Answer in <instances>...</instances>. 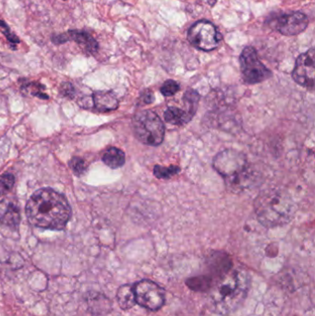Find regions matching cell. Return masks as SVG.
Listing matches in <instances>:
<instances>
[{
	"mask_svg": "<svg viewBox=\"0 0 315 316\" xmlns=\"http://www.w3.org/2000/svg\"><path fill=\"white\" fill-rule=\"evenodd\" d=\"M254 208L258 220L267 228L290 222L297 211L291 196L278 188L268 189L259 194L254 201Z\"/></svg>",
	"mask_w": 315,
	"mask_h": 316,
	"instance_id": "obj_3",
	"label": "cell"
},
{
	"mask_svg": "<svg viewBox=\"0 0 315 316\" xmlns=\"http://www.w3.org/2000/svg\"><path fill=\"white\" fill-rule=\"evenodd\" d=\"M207 267L208 275L216 283L232 269V261L226 253L215 252L208 258Z\"/></svg>",
	"mask_w": 315,
	"mask_h": 316,
	"instance_id": "obj_12",
	"label": "cell"
},
{
	"mask_svg": "<svg viewBox=\"0 0 315 316\" xmlns=\"http://www.w3.org/2000/svg\"><path fill=\"white\" fill-rule=\"evenodd\" d=\"M180 89L179 83L174 79H167L163 83L160 91L165 96H172L177 94Z\"/></svg>",
	"mask_w": 315,
	"mask_h": 316,
	"instance_id": "obj_21",
	"label": "cell"
},
{
	"mask_svg": "<svg viewBox=\"0 0 315 316\" xmlns=\"http://www.w3.org/2000/svg\"><path fill=\"white\" fill-rule=\"evenodd\" d=\"M308 24L309 19L306 15L302 12H292L277 18L276 29L283 36H298L305 31Z\"/></svg>",
	"mask_w": 315,
	"mask_h": 316,
	"instance_id": "obj_11",
	"label": "cell"
},
{
	"mask_svg": "<svg viewBox=\"0 0 315 316\" xmlns=\"http://www.w3.org/2000/svg\"><path fill=\"white\" fill-rule=\"evenodd\" d=\"M136 304L150 311H158L165 304L164 289L149 279H143L133 286Z\"/></svg>",
	"mask_w": 315,
	"mask_h": 316,
	"instance_id": "obj_8",
	"label": "cell"
},
{
	"mask_svg": "<svg viewBox=\"0 0 315 316\" xmlns=\"http://www.w3.org/2000/svg\"><path fill=\"white\" fill-rule=\"evenodd\" d=\"M239 63L243 79L249 84L263 82L272 76V72L262 63L257 52L251 46H246L241 52Z\"/></svg>",
	"mask_w": 315,
	"mask_h": 316,
	"instance_id": "obj_6",
	"label": "cell"
},
{
	"mask_svg": "<svg viewBox=\"0 0 315 316\" xmlns=\"http://www.w3.org/2000/svg\"><path fill=\"white\" fill-rule=\"evenodd\" d=\"M92 101L93 108L102 113L114 111L118 107V100L112 92H95L92 96Z\"/></svg>",
	"mask_w": 315,
	"mask_h": 316,
	"instance_id": "obj_13",
	"label": "cell"
},
{
	"mask_svg": "<svg viewBox=\"0 0 315 316\" xmlns=\"http://www.w3.org/2000/svg\"><path fill=\"white\" fill-rule=\"evenodd\" d=\"M63 1H67V0H63Z\"/></svg>",
	"mask_w": 315,
	"mask_h": 316,
	"instance_id": "obj_26",
	"label": "cell"
},
{
	"mask_svg": "<svg viewBox=\"0 0 315 316\" xmlns=\"http://www.w3.org/2000/svg\"><path fill=\"white\" fill-rule=\"evenodd\" d=\"M179 171H180V168L176 165L165 167V166H162V165H157L154 167L155 176L160 180H168L174 175L179 173Z\"/></svg>",
	"mask_w": 315,
	"mask_h": 316,
	"instance_id": "obj_19",
	"label": "cell"
},
{
	"mask_svg": "<svg viewBox=\"0 0 315 316\" xmlns=\"http://www.w3.org/2000/svg\"><path fill=\"white\" fill-rule=\"evenodd\" d=\"M2 222L10 227H16L20 222L19 210L13 205L9 206L2 217Z\"/></svg>",
	"mask_w": 315,
	"mask_h": 316,
	"instance_id": "obj_20",
	"label": "cell"
},
{
	"mask_svg": "<svg viewBox=\"0 0 315 316\" xmlns=\"http://www.w3.org/2000/svg\"><path fill=\"white\" fill-rule=\"evenodd\" d=\"M165 121L176 126H183L190 122L194 116L186 109H181L177 107H169L165 111Z\"/></svg>",
	"mask_w": 315,
	"mask_h": 316,
	"instance_id": "obj_14",
	"label": "cell"
},
{
	"mask_svg": "<svg viewBox=\"0 0 315 316\" xmlns=\"http://www.w3.org/2000/svg\"><path fill=\"white\" fill-rule=\"evenodd\" d=\"M51 41L55 44H62L72 41L75 42L88 55L95 54L99 48L97 41L85 31L70 30L59 35H53L51 36Z\"/></svg>",
	"mask_w": 315,
	"mask_h": 316,
	"instance_id": "obj_10",
	"label": "cell"
},
{
	"mask_svg": "<svg viewBox=\"0 0 315 316\" xmlns=\"http://www.w3.org/2000/svg\"><path fill=\"white\" fill-rule=\"evenodd\" d=\"M251 285L249 274L231 269L210 290V308L220 316H229L238 309L248 297Z\"/></svg>",
	"mask_w": 315,
	"mask_h": 316,
	"instance_id": "obj_2",
	"label": "cell"
},
{
	"mask_svg": "<svg viewBox=\"0 0 315 316\" xmlns=\"http://www.w3.org/2000/svg\"><path fill=\"white\" fill-rule=\"evenodd\" d=\"M126 157L124 152L117 147L108 149L103 156V162L111 168H118L125 164Z\"/></svg>",
	"mask_w": 315,
	"mask_h": 316,
	"instance_id": "obj_17",
	"label": "cell"
},
{
	"mask_svg": "<svg viewBox=\"0 0 315 316\" xmlns=\"http://www.w3.org/2000/svg\"><path fill=\"white\" fill-rule=\"evenodd\" d=\"M25 213L29 222L35 227L61 230L71 218L72 208L62 194L50 188H44L31 196Z\"/></svg>",
	"mask_w": 315,
	"mask_h": 316,
	"instance_id": "obj_1",
	"label": "cell"
},
{
	"mask_svg": "<svg viewBox=\"0 0 315 316\" xmlns=\"http://www.w3.org/2000/svg\"><path fill=\"white\" fill-rule=\"evenodd\" d=\"M74 87L72 86V83L70 82H64L61 88H60V93L63 94L66 97H73L74 95Z\"/></svg>",
	"mask_w": 315,
	"mask_h": 316,
	"instance_id": "obj_25",
	"label": "cell"
},
{
	"mask_svg": "<svg viewBox=\"0 0 315 316\" xmlns=\"http://www.w3.org/2000/svg\"><path fill=\"white\" fill-rule=\"evenodd\" d=\"M117 301L122 310H129L136 304L133 286L123 285L117 291Z\"/></svg>",
	"mask_w": 315,
	"mask_h": 316,
	"instance_id": "obj_16",
	"label": "cell"
},
{
	"mask_svg": "<svg viewBox=\"0 0 315 316\" xmlns=\"http://www.w3.org/2000/svg\"><path fill=\"white\" fill-rule=\"evenodd\" d=\"M199 100H200V95L195 90L193 89L187 90L186 93L183 96V103H184V106L186 107L187 111L190 112L193 116H194L197 110Z\"/></svg>",
	"mask_w": 315,
	"mask_h": 316,
	"instance_id": "obj_18",
	"label": "cell"
},
{
	"mask_svg": "<svg viewBox=\"0 0 315 316\" xmlns=\"http://www.w3.org/2000/svg\"><path fill=\"white\" fill-rule=\"evenodd\" d=\"M15 182L14 176L12 174H5L0 178V196L7 194L13 187Z\"/></svg>",
	"mask_w": 315,
	"mask_h": 316,
	"instance_id": "obj_22",
	"label": "cell"
},
{
	"mask_svg": "<svg viewBox=\"0 0 315 316\" xmlns=\"http://www.w3.org/2000/svg\"><path fill=\"white\" fill-rule=\"evenodd\" d=\"M70 166L73 173L77 176H80L84 174L86 171V164L83 159L79 158H73L70 162Z\"/></svg>",
	"mask_w": 315,
	"mask_h": 316,
	"instance_id": "obj_24",
	"label": "cell"
},
{
	"mask_svg": "<svg viewBox=\"0 0 315 316\" xmlns=\"http://www.w3.org/2000/svg\"><path fill=\"white\" fill-rule=\"evenodd\" d=\"M0 28H1V32L4 36H6L7 41L10 43L11 45H16L18 43H20V39L19 37L15 35L14 33L11 32V30L9 28V26L7 25L6 22H4L3 20L0 19Z\"/></svg>",
	"mask_w": 315,
	"mask_h": 316,
	"instance_id": "obj_23",
	"label": "cell"
},
{
	"mask_svg": "<svg viewBox=\"0 0 315 316\" xmlns=\"http://www.w3.org/2000/svg\"><path fill=\"white\" fill-rule=\"evenodd\" d=\"M186 285L195 292H207L215 286V282L209 275H200L188 278Z\"/></svg>",
	"mask_w": 315,
	"mask_h": 316,
	"instance_id": "obj_15",
	"label": "cell"
},
{
	"mask_svg": "<svg viewBox=\"0 0 315 316\" xmlns=\"http://www.w3.org/2000/svg\"><path fill=\"white\" fill-rule=\"evenodd\" d=\"M213 167L229 187H244L250 179L249 162L241 152L228 149L218 153L214 158Z\"/></svg>",
	"mask_w": 315,
	"mask_h": 316,
	"instance_id": "obj_4",
	"label": "cell"
},
{
	"mask_svg": "<svg viewBox=\"0 0 315 316\" xmlns=\"http://www.w3.org/2000/svg\"><path fill=\"white\" fill-rule=\"evenodd\" d=\"M133 131L137 139L146 145L158 146L165 138V125L152 110L138 112L133 118Z\"/></svg>",
	"mask_w": 315,
	"mask_h": 316,
	"instance_id": "obj_5",
	"label": "cell"
},
{
	"mask_svg": "<svg viewBox=\"0 0 315 316\" xmlns=\"http://www.w3.org/2000/svg\"><path fill=\"white\" fill-rule=\"evenodd\" d=\"M292 77L301 86L311 90L314 89L315 77V51L314 48L301 54L297 58Z\"/></svg>",
	"mask_w": 315,
	"mask_h": 316,
	"instance_id": "obj_9",
	"label": "cell"
},
{
	"mask_svg": "<svg viewBox=\"0 0 315 316\" xmlns=\"http://www.w3.org/2000/svg\"><path fill=\"white\" fill-rule=\"evenodd\" d=\"M188 40L200 50L212 51L219 46L222 36L212 22L200 21L189 30Z\"/></svg>",
	"mask_w": 315,
	"mask_h": 316,
	"instance_id": "obj_7",
	"label": "cell"
}]
</instances>
